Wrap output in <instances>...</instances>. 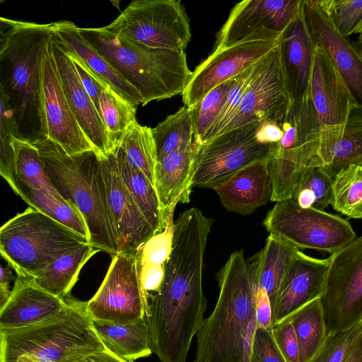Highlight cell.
Wrapping results in <instances>:
<instances>
[{
    "mask_svg": "<svg viewBox=\"0 0 362 362\" xmlns=\"http://www.w3.org/2000/svg\"><path fill=\"white\" fill-rule=\"evenodd\" d=\"M219 295L197 334L194 362H250L257 329L254 261L233 252L216 274Z\"/></svg>",
    "mask_w": 362,
    "mask_h": 362,
    "instance_id": "1",
    "label": "cell"
},
{
    "mask_svg": "<svg viewBox=\"0 0 362 362\" xmlns=\"http://www.w3.org/2000/svg\"><path fill=\"white\" fill-rule=\"evenodd\" d=\"M0 19V93L12 110L18 138L35 144L47 138L42 57L51 23Z\"/></svg>",
    "mask_w": 362,
    "mask_h": 362,
    "instance_id": "2",
    "label": "cell"
},
{
    "mask_svg": "<svg viewBox=\"0 0 362 362\" xmlns=\"http://www.w3.org/2000/svg\"><path fill=\"white\" fill-rule=\"evenodd\" d=\"M31 144L38 149L58 194L82 214L88 229L90 244L112 256L117 254V236L99 156L94 150L69 156L47 138Z\"/></svg>",
    "mask_w": 362,
    "mask_h": 362,
    "instance_id": "3",
    "label": "cell"
},
{
    "mask_svg": "<svg viewBox=\"0 0 362 362\" xmlns=\"http://www.w3.org/2000/svg\"><path fill=\"white\" fill-rule=\"evenodd\" d=\"M82 37L138 88L142 106L182 94L192 75L183 49L153 48L102 28H78Z\"/></svg>",
    "mask_w": 362,
    "mask_h": 362,
    "instance_id": "4",
    "label": "cell"
},
{
    "mask_svg": "<svg viewBox=\"0 0 362 362\" xmlns=\"http://www.w3.org/2000/svg\"><path fill=\"white\" fill-rule=\"evenodd\" d=\"M56 316L27 327L0 332V362L21 356L42 361L69 362L105 350L96 334L86 302L67 297Z\"/></svg>",
    "mask_w": 362,
    "mask_h": 362,
    "instance_id": "5",
    "label": "cell"
},
{
    "mask_svg": "<svg viewBox=\"0 0 362 362\" xmlns=\"http://www.w3.org/2000/svg\"><path fill=\"white\" fill-rule=\"evenodd\" d=\"M89 240L28 207L0 229V252L17 274L30 278Z\"/></svg>",
    "mask_w": 362,
    "mask_h": 362,
    "instance_id": "6",
    "label": "cell"
},
{
    "mask_svg": "<svg viewBox=\"0 0 362 362\" xmlns=\"http://www.w3.org/2000/svg\"><path fill=\"white\" fill-rule=\"evenodd\" d=\"M103 28L153 48L185 50L191 39L189 19L176 0L132 1Z\"/></svg>",
    "mask_w": 362,
    "mask_h": 362,
    "instance_id": "7",
    "label": "cell"
},
{
    "mask_svg": "<svg viewBox=\"0 0 362 362\" xmlns=\"http://www.w3.org/2000/svg\"><path fill=\"white\" fill-rule=\"evenodd\" d=\"M262 122L247 124L196 144L192 187L214 189L242 168L268 160L276 143L259 139Z\"/></svg>",
    "mask_w": 362,
    "mask_h": 362,
    "instance_id": "8",
    "label": "cell"
},
{
    "mask_svg": "<svg viewBox=\"0 0 362 362\" xmlns=\"http://www.w3.org/2000/svg\"><path fill=\"white\" fill-rule=\"evenodd\" d=\"M263 225L270 234L298 249H314L332 255L356 239L346 220L325 211L305 209L292 199L276 202Z\"/></svg>",
    "mask_w": 362,
    "mask_h": 362,
    "instance_id": "9",
    "label": "cell"
},
{
    "mask_svg": "<svg viewBox=\"0 0 362 362\" xmlns=\"http://www.w3.org/2000/svg\"><path fill=\"white\" fill-rule=\"evenodd\" d=\"M320 302L327 334L362 321V236L330 256Z\"/></svg>",
    "mask_w": 362,
    "mask_h": 362,
    "instance_id": "10",
    "label": "cell"
},
{
    "mask_svg": "<svg viewBox=\"0 0 362 362\" xmlns=\"http://www.w3.org/2000/svg\"><path fill=\"white\" fill-rule=\"evenodd\" d=\"M310 95L319 122L317 160L322 166L332 146L341 138L351 110L356 104L329 56L317 43L310 78Z\"/></svg>",
    "mask_w": 362,
    "mask_h": 362,
    "instance_id": "11",
    "label": "cell"
},
{
    "mask_svg": "<svg viewBox=\"0 0 362 362\" xmlns=\"http://www.w3.org/2000/svg\"><path fill=\"white\" fill-rule=\"evenodd\" d=\"M290 106L278 46L254 64L240 106L220 134L256 122L281 124Z\"/></svg>",
    "mask_w": 362,
    "mask_h": 362,
    "instance_id": "12",
    "label": "cell"
},
{
    "mask_svg": "<svg viewBox=\"0 0 362 362\" xmlns=\"http://www.w3.org/2000/svg\"><path fill=\"white\" fill-rule=\"evenodd\" d=\"M86 308L93 320L129 323L145 317L135 253L118 252Z\"/></svg>",
    "mask_w": 362,
    "mask_h": 362,
    "instance_id": "13",
    "label": "cell"
},
{
    "mask_svg": "<svg viewBox=\"0 0 362 362\" xmlns=\"http://www.w3.org/2000/svg\"><path fill=\"white\" fill-rule=\"evenodd\" d=\"M303 0H245L235 4L216 35L214 50L244 41L280 39Z\"/></svg>",
    "mask_w": 362,
    "mask_h": 362,
    "instance_id": "14",
    "label": "cell"
},
{
    "mask_svg": "<svg viewBox=\"0 0 362 362\" xmlns=\"http://www.w3.org/2000/svg\"><path fill=\"white\" fill-rule=\"evenodd\" d=\"M280 39L244 41L213 52L192 71L182 93L193 108L213 88L248 69L279 45Z\"/></svg>",
    "mask_w": 362,
    "mask_h": 362,
    "instance_id": "15",
    "label": "cell"
},
{
    "mask_svg": "<svg viewBox=\"0 0 362 362\" xmlns=\"http://www.w3.org/2000/svg\"><path fill=\"white\" fill-rule=\"evenodd\" d=\"M50 37L44 48L42 57V105L47 139L58 145L69 156L93 150L64 93L54 59Z\"/></svg>",
    "mask_w": 362,
    "mask_h": 362,
    "instance_id": "16",
    "label": "cell"
},
{
    "mask_svg": "<svg viewBox=\"0 0 362 362\" xmlns=\"http://www.w3.org/2000/svg\"><path fill=\"white\" fill-rule=\"evenodd\" d=\"M303 11L315 42L332 59L353 100L362 108V53L341 34L317 0H303Z\"/></svg>",
    "mask_w": 362,
    "mask_h": 362,
    "instance_id": "17",
    "label": "cell"
},
{
    "mask_svg": "<svg viewBox=\"0 0 362 362\" xmlns=\"http://www.w3.org/2000/svg\"><path fill=\"white\" fill-rule=\"evenodd\" d=\"M100 159L119 252L136 253L156 233L126 187L114 151Z\"/></svg>",
    "mask_w": 362,
    "mask_h": 362,
    "instance_id": "18",
    "label": "cell"
},
{
    "mask_svg": "<svg viewBox=\"0 0 362 362\" xmlns=\"http://www.w3.org/2000/svg\"><path fill=\"white\" fill-rule=\"evenodd\" d=\"M330 257L316 259L298 251L280 286L272 308V327L322 296Z\"/></svg>",
    "mask_w": 362,
    "mask_h": 362,
    "instance_id": "19",
    "label": "cell"
},
{
    "mask_svg": "<svg viewBox=\"0 0 362 362\" xmlns=\"http://www.w3.org/2000/svg\"><path fill=\"white\" fill-rule=\"evenodd\" d=\"M50 44L64 93L81 129L99 157L107 156L113 151L100 113L83 88L69 53L52 33Z\"/></svg>",
    "mask_w": 362,
    "mask_h": 362,
    "instance_id": "20",
    "label": "cell"
},
{
    "mask_svg": "<svg viewBox=\"0 0 362 362\" xmlns=\"http://www.w3.org/2000/svg\"><path fill=\"white\" fill-rule=\"evenodd\" d=\"M315 45L301 5L300 11L283 33L279 45L292 104H299L311 96L310 78Z\"/></svg>",
    "mask_w": 362,
    "mask_h": 362,
    "instance_id": "21",
    "label": "cell"
},
{
    "mask_svg": "<svg viewBox=\"0 0 362 362\" xmlns=\"http://www.w3.org/2000/svg\"><path fill=\"white\" fill-rule=\"evenodd\" d=\"M67 297L60 298L17 276L12 293L0 308V332L18 329L52 318L67 305Z\"/></svg>",
    "mask_w": 362,
    "mask_h": 362,
    "instance_id": "22",
    "label": "cell"
},
{
    "mask_svg": "<svg viewBox=\"0 0 362 362\" xmlns=\"http://www.w3.org/2000/svg\"><path fill=\"white\" fill-rule=\"evenodd\" d=\"M230 212L248 215L272 201V185L267 160L252 163L214 188Z\"/></svg>",
    "mask_w": 362,
    "mask_h": 362,
    "instance_id": "23",
    "label": "cell"
},
{
    "mask_svg": "<svg viewBox=\"0 0 362 362\" xmlns=\"http://www.w3.org/2000/svg\"><path fill=\"white\" fill-rule=\"evenodd\" d=\"M51 26L52 35L63 44L69 53L78 57L94 74L134 107L142 105L143 98L138 88L82 37L78 27L73 22H52Z\"/></svg>",
    "mask_w": 362,
    "mask_h": 362,
    "instance_id": "24",
    "label": "cell"
},
{
    "mask_svg": "<svg viewBox=\"0 0 362 362\" xmlns=\"http://www.w3.org/2000/svg\"><path fill=\"white\" fill-rule=\"evenodd\" d=\"M196 143L192 146L172 153L158 162L155 186L162 209L168 216L177 203L190 200Z\"/></svg>",
    "mask_w": 362,
    "mask_h": 362,
    "instance_id": "25",
    "label": "cell"
},
{
    "mask_svg": "<svg viewBox=\"0 0 362 362\" xmlns=\"http://www.w3.org/2000/svg\"><path fill=\"white\" fill-rule=\"evenodd\" d=\"M173 213L168 214L165 230L151 237L135 253L145 315L149 300L159 292L164 279L173 243Z\"/></svg>",
    "mask_w": 362,
    "mask_h": 362,
    "instance_id": "26",
    "label": "cell"
},
{
    "mask_svg": "<svg viewBox=\"0 0 362 362\" xmlns=\"http://www.w3.org/2000/svg\"><path fill=\"white\" fill-rule=\"evenodd\" d=\"M93 328L105 349L127 361L150 356L153 352L149 329L145 317L129 323L92 320Z\"/></svg>",
    "mask_w": 362,
    "mask_h": 362,
    "instance_id": "27",
    "label": "cell"
},
{
    "mask_svg": "<svg viewBox=\"0 0 362 362\" xmlns=\"http://www.w3.org/2000/svg\"><path fill=\"white\" fill-rule=\"evenodd\" d=\"M298 250L282 238L269 234L263 249L252 257L258 288L267 291L272 308L285 274Z\"/></svg>",
    "mask_w": 362,
    "mask_h": 362,
    "instance_id": "28",
    "label": "cell"
},
{
    "mask_svg": "<svg viewBox=\"0 0 362 362\" xmlns=\"http://www.w3.org/2000/svg\"><path fill=\"white\" fill-rule=\"evenodd\" d=\"M99 251L90 244L82 245L59 257L43 270L28 279L41 288L64 299L70 296L83 266Z\"/></svg>",
    "mask_w": 362,
    "mask_h": 362,
    "instance_id": "29",
    "label": "cell"
},
{
    "mask_svg": "<svg viewBox=\"0 0 362 362\" xmlns=\"http://www.w3.org/2000/svg\"><path fill=\"white\" fill-rule=\"evenodd\" d=\"M113 151L120 175L128 191L155 233L162 232L166 228L168 216L162 209L155 186L143 173L129 164L120 146L116 147Z\"/></svg>",
    "mask_w": 362,
    "mask_h": 362,
    "instance_id": "30",
    "label": "cell"
},
{
    "mask_svg": "<svg viewBox=\"0 0 362 362\" xmlns=\"http://www.w3.org/2000/svg\"><path fill=\"white\" fill-rule=\"evenodd\" d=\"M8 184L29 207L42 212L89 240L86 223L74 205L54 197L42 188L30 186L18 180H13Z\"/></svg>",
    "mask_w": 362,
    "mask_h": 362,
    "instance_id": "31",
    "label": "cell"
},
{
    "mask_svg": "<svg viewBox=\"0 0 362 362\" xmlns=\"http://www.w3.org/2000/svg\"><path fill=\"white\" fill-rule=\"evenodd\" d=\"M158 162L169 154L187 149L194 144L193 109L182 107L151 129Z\"/></svg>",
    "mask_w": 362,
    "mask_h": 362,
    "instance_id": "32",
    "label": "cell"
},
{
    "mask_svg": "<svg viewBox=\"0 0 362 362\" xmlns=\"http://www.w3.org/2000/svg\"><path fill=\"white\" fill-rule=\"evenodd\" d=\"M289 317L298 341L299 362H308L327 336L320 298L300 308Z\"/></svg>",
    "mask_w": 362,
    "mask_h": 362,
    "instance_id": "33",
    "label": "cell"
},
{
    "mask_svg": "<svg viewBox=\"0 0 362 362\" xmlns=\"http://www.w3.org/2000/svg\"><path fill=\"white\" fill-rule=\"evenodd\" d=\"M351 165H362V108L356 105L351 110L341 138L332 146L322 168L334 179L340 170Z\"/></svg>",
    "mask_w": 362,
    "mask_h": 362,
    "instance_id": "34",
    "label": "cell"
},
{
    "mask_svg": "<svg viewBox=\"0 0 362 362\" xmlns=\"http://www.w3.org/2000/svg\"><path fill=\"white\" fill-rule=\"evenodd\" d=\"M95 76L100 89V115L105 126L110 146L114 151L128 129L136 122V108L115 92L103 80Z\"/></svg>",
    "mask_w": 362,
    "mask_h": 362,
    "instance_id": "35",
    "label": "cell"
},
{
    "mask_svg": "<svg viewBox=\"0 0 362 362\" xmlns=\"http://www.w3.org/2000/svg\"><path fill=\"white\" fill-rule=\"evenodd\" d=\"M13 163L8 183L13 180H20L30 186L42 188L57 199H63L50 181L38 149L30 143L13 137Z\"/></svg>",
    "mask_w": 362,
    "mask_h": 362,
    "instance_id": "36",
    "label": "cell"
},
{
    "mask_svg": "<svg viewBox=\"0 0 362 362\" xmlns=\"http://www.w3.org/2000/svg\"><path fill=\"white\" fill-rule=\"evenodd\" d=\"M118 146L124 151L129 164L143 173L155 186L158 158L151 128L135 122Z\"/></svg>",
    "mask_w": 362,
    "mask_h": 362,
    "instance_id": "37",
    "label": "cell"
},
{
    "mask_svg": "<svg viewBox=\"0 0 362 362\" xmlns=\"http://www.w3.org/2000/svg\"><path fill=\"white\" fill-rule=\"evenodd\" d=\"M331 205L349 218H362V165H349L335 175Z\"/></svg>",
    "mask_w": 362,
    "mask_h": 362,
    "instance_id": "38",
    "label": "cell"
},
{
    "mask_svg": "<svg viewBox=\"0 0 362 362\" xmlns=\"http://www.w3.org/2000/svg\"><path fill=\"white\" fill-rule=\"evenodd\" d=\"M333 180L322 166L311 165L296 187L292 199L303 208L324 211L332 202Z\"/></svg>",
    "mask_w": 362,
    "mask_h": 362,
    "instance_id": "39",
    "label": "cell"
},
{
    "mask_svg": "<svg viewBox=\"0 0 362 362\" xmlns=\"http://www.w3.org/2000/svg\"><path fill=\"white\" fill-rule=\"evenodd\" d=\"M235 77L213 88L193 107L194 142L199 144L221 112Z\"/></svg>",
    "mask_w": 362,
    "mask_h": 362,
    "instance_id": "40",
    "label": "cell"
},
{
    "mask_svg": "<svg viewBox=\"0 0 362 362\" xmlns=\"http://www.w3.org/2000/svg\"><path fill=\"white\" fill-rule=\"evenodd\" d=\"M345 37L362 33V0H317Z\"/></svg>",
    "mask_w": 362,
    "mask_h": 362,
    "instance_id": "41",
    "label": "cell"
},
{
    "mask_svg": "<svg viewBox=\"0 0 362 362\" xmlns=\"http://www.w3.org/2000/svg\"><path fill=\"white\" fill-rule=\"evenodd\" d=\"M362 333V321L346 329L327 334V338L308 362H344Z\"/></svg>",
    "mask_w": 362,
    "mask_h": 362,
    "instance_id": "42",
    "label": "cell"
},
{
    "mask_svg": "<svg viewBox=\"0 0 362 362\" xmlns=\"http://www.w3.org/2000/svg\"><path fill=\"white\" fill-rule=\"evenodd\" d=\"M253 69L254 64L235 76V81L228 91L221 112L200 144L219 135L230 121L240 106L245 89L251 78Z\"/></svg>",
    "mask_w": 362,
    "mask_h": 362,
    "instance_id": "43",
    "label": "cell"
},
{
    "mask_svg": "<svg viewBox=\"0 0 362 362\" xmlns=\"http://www.w3.org/2000/svg\"><path fill=\"white\" fill-rule=\"evenodd\" d=\"M0 173L4 180L11 175L14 151L12 141L18 138L13 115L5 96L0 93ZM19 139V138H18Z\"/></svg>",
    "mask_w": 362,
    "mask_h": 362,
    "instance_id": "44",
    "label": "cell"
},
{
    "mask_svg": "<svg viewBox=\"0 0 362 362\" xmlns=\"http://www.w3.org/2000/svg\"><path fill=\"white\" fill-rule=\"evenodd\" d=\"M250 362H287L276 344L272 329L257 327Z\"/></svg>",
    "mask_w": 362,
    "mask_h": 362,
    "instance_id": "45",
    "label": "cell"
},
{
    "mask_svg": "<svg viewBox=\"0 0 362 362\" xmlns=\"http://www.w3.org/2000/svg\"><path fill=\"white\" fill-rule=\"evenodd\" d=\"M276 344L287 362H299V348L290 317L272 327Z\"/></svg>",
    "mask_w": 362,
    "mask_h": 362,
    "instance_id": "46",
    "label": "cell"
},
{
    "mask_svg": "<svg viewBox=\"0 0 362 362\" xmlns=\"http://www.w3.org/2000/svg\"><path fill=\"white\" fill-rule=\"evenodd\" d=\"M69 54L73 62L83 88L92 99L95 107L100 115L99 103L100 89L99 83L96 79L95 74L78 57L70 53H69Z\"/></svg>",
    "mask_w": 362,
    "mask_h": 362,
    "instance_id": "47",
    "label": "cell"
},
{
    "mask_svg": "<svg viewBox=\"0 0 362 362\" xmlns=\"http://www.w3.org/2000/svg\"><path fill=\"white\" fill-rule=\"evenodd\" d=\"M257 327L272 329V308L267 291L258 288L256 302Z\"/></svg>",
    "mask_w": 362,
    "mask_h": 362,
    "instance_id": "48",
    "label": "cell"
},
{
    "mask_svg": "<svg viewBox=\"0 0 362 362\" xmlns=\"http://www.w3.org/2000/svg\"><path fill=\"white\" fill-rule=\"evenodd\" d=\"M283 135L281 124L273 122H263L257 132L259 139L267 144H274L280 141Z\"/></svg>",
    "mask_w": 362,
    "mask_h": 362,
    "instance_id": "49",
    "label": "cell"
},
{
    "mask_svg": "<svg viewBox=\"0 0 362 362\" xmlns=\"http://www.w3.org/2000/svg\"><path fill=\"white\" fill-rule=\"evenodd\" d=\"M13 268L7 264L6 267L1 266L0 274V308H2L10 298L12 290L9 288V283L15 279L12 274Z\"/></svg>",
    "mask_w": 362,
    "mask_h": 362,
    "instance_id": "50",
    "label": "cell"
},
{
    "mask_svg": "<svg viewBox=\"0 0 362 362\" xmlns=\"http://www.w3.org/2000/svg\"><path fill=\"white\" fill-rule=\"evenodd\" d=\"M69 362H128L124 361L108 351L103 350L93 353L88 356L74 359Z\"/></svg>",
    "mask_w": 362,
    "mask_h": 362,
    "instance_id": "51",
    "label": "cell"
},
{
    "mask_svg": "<svg viewBox=\"0 0 362 362\" xmlns=\"http://www.w3.org/2000/svg\"><path fill=\"white\" fill-rule=\"evenodd\" d=\"M344 362H362V333Z\"/></svg>",
    "mask_w": 362,
    "mask_h": 362,
    "instance_id": "52",
    "label": "cell"
},
{
    "mask_svg": "<svg viewBox=\"0 0 362 362\" xmlns=\"http://www.w3.org/2000/svg\"><path fill=\"white\" fill-rule=\"evenodd\" d=\"M15 362H53V361H42L29 356H21L18 357Z\"/></svg>",
    "mask_w": 362,
    "mask_h": 362,
    "instance_id": "53",
    "label": "cell"
},
{
    "mask_svg": "<svg viewBox=\"0 0 362 362\" xmlns=\"http://www.w3.org/2000/svg\"><path fill=\"white\" fill-rule=\"evenodd\" d=\"M357 47L359 48L362 53V33L359 35Z\"/></svg>",
    "mask_w": 362,
    "mask_h": 362,
    "instance_id": "54",
    "label": "cell"
}]
</instances>
